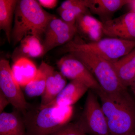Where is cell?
<instances>
[{
	"label": "cell",
	"instance_id": "obj_1",
	"mask_svg": "<svg viewBox=\"0 0 135 135\" xmlns=\"http://www.w3.org/2000/svg\"><path fill=\"white\" fill-rule=\"evenodd\" d=\"M101 101L110 135H135V99L126 89L96 93Z\"/></svg>",
	"mask_w": 135,
	"mask_h": 135
},
{
	"label": "cell",
	"instance_id": "obj_2",
	"mask_svg": "<svg viewBox=\"0 0 135 135\" xmlns=\"http://www.w3.org/2000/svg\"><path fill=\"white\" fill-rule=\"evenodd\" d=\"M56 17L42 8L38 1H18L11 34L14 45L29 35L41 40L49 22Z\"/></svg>",
	"mask_w": 135,
	"mask_h": 135
},
{
	"label": "cell",
	"instance_id": "obj_3",
	"mask_svg": "<svg viewBox=\"0 0 135 135\" xmlns=\"http://www.w3.org/2000/svg\"><path fill=\"white\" fill-rule=\"evenodd\" d=\"M73 113L72 106L39 107L25 114L23 121L28 135H51L68 123Z\"/></svg>",
	"mask_w": 135,
	"mask_h": 135
},
{
	"label": "cell",
	"instance_id": "obj_4",
	"mask_svg": "<svg viewBox=\"0 0 135 135\" xmlns=\"http://www.w3.org/2000/svg\"><path fill=\"white\" fill-rule=\"evenodd\" d=\"M135 48V41L106 37L97 41L88 42L73 39L63 46L60 50L65 53L74 51H86L113 62Z\"/></svg>",
	"mask_w": 135,
	"mask_h": 135
},
{
	"label": "cell",
	"instance_id": "obj_5",
	"mask_svg": "<svg viewBox=\"0 0 135 135\" xmlns=\"http://www.w3.org/2000/svg\"><path fill=\"white\" fill-rule=\"evenodd\" d=\"M68 54L78 59L86 66L104 92L112 94L128 89L121 82L110 61L82 51H74Z\"/></svg>",
	"mask_w": 135,
	"mask_h": 135
},
{
	"label": "cell",
	"instance_id": "obj_6",
	"mask_svg": "<svg viewBox=\"0 0 135 135\" xmlns=\"http://www.w3.org/2000/svg\"><path fill=\"white\" fill-rule=\"evenodd\" d=\"M97 95L91 90L88 91L83 111L76 122L88 135H110L105 115Z\"/></svg>",
	"mask_w": 135,
	"mask_h": 135
},
{
	"label": "cell",
	"instance_id": "obj_7",
	"mask_svg": "<svg viewBox=\"0 0 135 135\" xmlns=\"http://www.w3.org/2000/svg\"><path fill=\"white\" fill-rule=\"evenodd\" d=\"M57 65L59 71L66 79L80 81L95 93L102 90L88 68L75 57L68 54L59 59Z\"/></svg>",
	"mask_w": 135,
	"mask_h": 135
},
{
	"label": "cell",
	"instance_id": "obj_8",
	"mask_svg": "<svg viewBox=\"0 0 135 135\" xmlns=\"http://www.w3.org/2000/svg\"><path fill=\"white\" fill-rule=\"evenodd\" d=\"M20 87L13 76L9 61L4 59H1V91L7 98L12 106L25 114L28 108V104Z\"/></svg>",
	"mask_w": 135,
	"mask_h": 135
},
{
	"label": "cell",
	"instance_id": "obj_9",
	"mask_svg": "<svg viewBox=\"0 0 135 135\" xmlns=\"http://www.w3.org/2000/svg\"><path fill=\"white\" fill-rule=\"evenodd\" d=\"M77 33L75 25L66 23L61 18H53L49 23L44 33L42 43L44 55L56 47L71 41Z\"/></svg>",
	"mask_w": 135,
	"mask_h": 135
},
{
	"label": "cell",
	"instance_id": "obj_10",
	"mask_svg": "<svg viewBox=\"0 0 135 135\" xmlns=\"http://www.w3.org/2000/svg\"><path fill=\"white\" fill-rule=\"evenodd\" d=\"M104 36L135 41V12L129 11L103 23Z\"/></svg>",
	"mask_w": 135,
	"mask_h": 135
},
{
	"label": "cell",
	"instance_id": "obj_11",
	"mask_svg": "<svg viewBox=\"0 0 135 135\" xmlns=\"http://www.w3.org/2000/svg\"><path fill=\"white\" fill-rule=\"evenodd\" d=\"M90 14L99 17L103 23L112 19L114 13L129 3L130 0H84Z\"/></svg>",
	"mask_w": 135,
	"mask_h": 135
},
{
	"label": "cell",
	"instance_id": "obj_12",
	"mask_svg": "<svg viewBox=\"0 0 135 135\" xmlns=\"http://www.w3.org/2000/svg\"><path fill=\"white\" fill-rule=\"evenodd\" d=\"M77 32L89 42H95L103 38V25L90 13L81 15L75 23Z\"/></svg>",
	"mask_w": 135,
	"mask_h": 135
},
{
	"label": "cell",
	"instance_id": "obj_13",
	"mask_svg": "<svg viewBox=\"0 0 135 135\" xmlns=\"http://www.w3.org/2000/svg\"><path fill=\"white\" fill-rule=\"evenodd\" d=\"M66 78L60 71H55L50 65L46 88L41 95L40 108L44 107L52 102L66 85Z\"/></svg>",
	"mask_w": 135,
	"mask_h": 135
},
{
	"label": "cell",
	"instance_id": "obj_14",
	"mask_svg": "<svg viewBox=\"0 0 135 135\" xmlns=\"http://www.w3.org/2000/svg\"><path fill=\"white\" fill-rule=\"evenodd\" d=\"M89 90L88 87L80 81H71L66 84L55 99L44 107L72 106Z\"/></svg>",
	"mask_w": 135,
	"mask_h": 135
},
{
	"label": "cell",
	"instance_id": "obj_15",
	"mask_svg": "<svg viewBox=\"0 0 135 135\" xmlns=\"http://www.w3.org/2000/svg\"><path fill=\"white\" fill-rule=\"evenodd\" d=\"M112 63L123 86L127 88L130 87L135 79V48Z\"/></svg>",
	"mask_w": 135,
	"mask_h": 135
},
{
	"label": "cell",
	"instance_id": "obj_16",
	"mask_svg": "<svg viewBox=\"0 0 135 135\" xmlns=\"http://www.w3.org/2000/svg\"><path fill=\"white\" fill-rule=\"evenodd\" d=\"M11 69L15 80L20 86L24 87L33 79L38 70L31 60L25 57L15 60Z\"/></svg>",
	"mask_w": 135,
	"mask_h": 135
},
{
	"label": "cell",
	"instance_id": "obj_17",
	"mask_svg": "<svg viewBox=\"0 0 135 135\" xmlns=\"http://www.w3.org/2000/svg\"><path fill=\"white\" fill-rule=\"evenodd\" d=\"M40 40L32 35L25 37L13 53L14 60L22 57L35 58L44 55V49Z\"/></svg>",
	"mask_w": 135,
	"mask_h": 135
},
{
	"label": "cell",
	"instance_id": "obj_18",
	"mask_svg": "<svg viewBox=\"0 0 135 135\" xmlns=\"http://www.w3.org/2000/svg\"><path fill=\"white\" fill-rule=\"evenodd\" d=\"M24 121L15 112L0 114V135H26Z\"/></svg>",
	"mask_w": 135,
	"mask_h": 135
},
{
	"label": "cell",
	"instance_id": "obj_19",
	"mask_svg": "<svg viewBox=\"0 0 135 135\" xmlns=\"http://www.w3.org/2000/svg\"><path fill=\"white\" fill-rule=\"evenodd\" d=\"M18 1L0 0V29L5 33L8 42L11 41L12 23Z\"/></svg>",
	"mask_w": 135,
	"mask_h": 135
},
{
	"label": "cell",
	"instance_id": "obj_20",
	"mask_svg": "<svg viewBox=\"0 0 135 135\" xmlns=\"http://www.w3.org/2000/svg\"><path fill=\"white\" fill-rule=\"evenodd\" d=\"M50 65L42 62L38 73L33 80L25 87V92L29 97L42 95L45 90Z\"/></svg>",
	"mask_w": 135,
	"mask_h": 135
},
{
	"label": "cell",
	"instance_id": "obj_21",
	"mask_svg": "<svg viewBox=\"0 0 135 135\" xmlns=\"http://www.w3.org/2000/svg\"><path fill=\"white\" fill-rule=\"evenodd\" d=\"M88 13L90 12L85 6L84 0H82L80 4L64 10L58 13L61 17V19L64 21L68 23L75 25L77 18L80 16Z\"/></svg>",
	"mask_w": 135,
	"mask_h": 135
},
{
	"label": "cell",
	"instance_id": "obj_22",
	"mask_svg": "<svg viewBox=\"0 0 135 135\" xmlns=\"http://www.w3.org/2000/svg\"><path fill=\"white\" fill-rule=\"evenodd\" d=\"M51 135H88L85 134L76 123L68 122Z\"/></svg>",
	"mask_w": 135,
	"mask_h": 135
},
{
	"label": "cell",
	"instance_id": "obj_23",
	"mask_svg": "<svg viewBox=\"0 0 135 135\" xmlns=\"http://www.w3.org/2000/svg\"><path fill=\"white\" fill-rule=\"evenodd\" d=\"M82 0H66L63 2L60 7L57 9L58 13L62 11L68 9L75 5L80 4L82 2Z\"/></svg>",
	"mask_w": 135,
	"mask_h": 135
},
{
	"label": "cell",
	"instance_id": "obj_24",
	"mask_svg": "<svg viewBox=\"0 0 135 135\" xmlns=\"http://www.w3.org/2000/svg\"><path fill=\"white\" fill-rule=\"evenodd\" d=\"M38 2L42 7L48 9H53L57 5V0H39Z\"/></svg>",
	"mask_w": 135,
	"mask_h": 135
},
{
	"label": "cell",
	"instance_id": "obj_25",
	"mask_svg": "<svg viewBox=\"0 0 135 135\" xmlns=\"http://www.w3.org/2000/svg\"><path fill=\"white\" fill-rule=\"evenodd\" d=\"M10 103L4 94L0 91V113L3 112V110Z\"/></svg>",
	"mask_w": 135,
	"mask_h": 135
},
{
	"label": "cell",
	"instance_id": "obj_26",
	"mask_svg": "<svg viewBox=\"0 0 135 135\" xmlns=\"http://www.w3.org/2000/svg\"><path fill=\"white\" fill-rule=\"evenodd\" d=\"M127 5L130 8V11L135 12V0H130L129 3Z\"/></svg>",
	"mask_w": 135,
	"mask_h": 135
},
{
	"label": "cell",
	"instance_id": "obj_27",
	"mask_svg": "<svg viewBox=\"0 0 135 135\" xmlns=\"http://www.w3.org/2000/svg\"><path fill=\"white\" fill-rule=\"evenodd\" d=\"M131 89L135 96V79L130 87Z\"/></svg>",
	"mask_w": 135,
	"mask_h": 135
}]
</instances>
